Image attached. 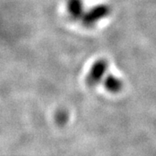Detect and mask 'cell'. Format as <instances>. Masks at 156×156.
Here are the masks:
<instances>
[{"mask_svg":"<svg viewBox=\"0 0 156 156\" xmlns=\"http://www.w3.org/2000/svg\"><path fill=\"white\" fill-rule=\"evenodd\" d=\"M108 63L105 60L100 59L93 64L87 76V81L91 85L98 84L107 72Z\"/></svg>","mask_w":156,"mask_h":156,"instance_id":"cell-2","label":"cell"},{"mask_svg":"<svg viewBox=\"0 0 156 156\" xmlns=\"http://www.w3.org/2000/svg\"><path fill=\"white\" fill-rule=\"evenodd\" d=\"M122 81L113 75H108L105 80V87L111 93H118L122 88Z\"/></svg>","mask_w":156,"mask_h":156,"instance_id":"cell-4","label":"cell"},{"mask_svg":"<svg viewBox=\"0 0 156 156\" xmlns=\"http://www.w3.org/2000/svg\"><path fill=\"white\" fill-rule=\"evenodd\" d=\"M108 13L109 7L107 5H98L84 13L81 19L85 26H92L97 23V21L107 16Z\"/></svg>","mask_w":156,"mask_h":156,"instance_id":"cell-1","label":"cell"},{"mask_svg":"<svg viewBox=\"0 0 156 156\" xmlns=\"http://www.w3.org/2000/svg\"><path fill=\"white\" fill-rule=\"evenodd\" d=\"M67 10L69 15L74 19H81L84 15V6L81 0H68Z\"/></svg>","mask_w":156,"mask_h":156,"instance_id":"cell-3","label":"cell"}]
</instances>
